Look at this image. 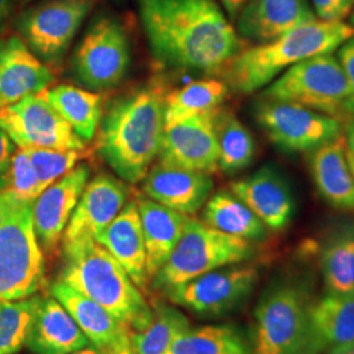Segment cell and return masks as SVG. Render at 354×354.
<instances>
[{
	"mask_svg": "<svg viewBox=\"0 0 354 354\" xmlns=\"http://www.w3.org/2000/svg\"><path fill=\"white\" fill-rule=\"evenodd\" d=\"M155 59L168 68L213 75L243 49L214 0H137Z\"/></svg>",
	"mask_w": 354,
	"mask_h": 354,
	"instance_id": "obj_1",
	"label": "cell"
},
{
	"mask_svg": "<svg viewBox=\"0 0 354 354\" xmlns=\"http://www.w3.org/2000/svg\"><path fill=\"white\" fill-rule=\"evenodd\" d=\"M165 96L153 87L115 99L102 118L97 150L130 184L142 181L159 155L165 131Z\"/></svg>",
	"mask_w": 354,
	"mask_h": 354,
	"instance_id": "obj_2",
	"label": "cell"
},
{
	"mask_svg": "<svg viewBox=\"0 0 354 354\" xmlns=\"http://www.w3.org/2000/svg\"><path fill=\"white\" fill-rule=\"evenodd\" d=\"M317 297L313 272L301 268L279 272L254 307L251 354H317L311 332Z\"/></svg>",
	"mask_w": 354,
	"mask_h": 354,
	"instance_id": "obj_3",
	"label": "cell"
},
{
	"mask_svg": "<svg viewBox=\"0 0 354 354\" xmlns=\"http://www.w3.org/2000/svg\"><path fill=\"white\" fill-rule=\"evenodd\" d=\"M353 36V26L317 19L269 42L241 49L222 71L225 82L228 88L250 95L270 84L291 66L333 53Z\"/></svg>",
	"mask_w": 354,
	"mask_h": 354,
	"instance_id": "obj_4",
	"label": "cell"
},
{
	"mask_svg": "<svg viewBox=\"0 0 354 354\" xmlns=\"http://www.w3.org/2000/svg\"><path fill=\"white\" fill-rule=\"evenodd\" d=\"M61 279L100 304L117 320L138 332L152 317V310L127 270L95 238L64 244Z\"/></svg>",
	"mask_w": 354,
	"mask_h": 354,
	"instance_id": "obj_5",
	"label": "cell"
},
{
	"mask_svg": "<svg viewBox=\"0 0 354 354\" xmlns=\"http://www.w3.org/2000/svg\"><path fill=\"white\" fill-rule=\"evenodd\" d=\"M253 254L252 241L221 232L203 221L188 218L175 250L152 279V288L165 292L207 272L244 263Z\"/></svg>",
	"mask_w": 354,
	"mask_h": 354,
	"instance_id": "obj_6",
	"label": "cell"
},
{
	"mask_svg": "<svg viewBox=\"0 0 354 354\" xmlns=\"http://www.w3.org/2000/svg\"><path fill=\"white\" fill-rule=\"evenodd\" d=\"M261 97L294 102L340 122L352 118L346 77L333 53L319 54L291 66L266 86Z\"/></svg>",
	"mask_w": 354,
	"mask_h": 354,
	"instance_id": "obj_7",
	"label": "cell"
},
{
	"mask_svg": "<svg viewBox=\"0 0 354 354\" xmlns=\"http://www.w3.org/2000/svg\"><path fill=\"white\" fill-rule=\"evenodd\" d=\"M32 205L20 203L0 225V302L29 298L46 285Z\"/></svg>",
	"mask_w": 354,
	"mask_h": 354,
	"instance_id": "obj_8",
	"label": "cell"
},
{
	"mask_svg": "<svg viewBox=\"0 0 354 354\" xmlns=\"http://www.w3.org/2000/svg\"><path fill=\"white\" fill-rule=\"evenodd\" d=\"M130 44L122 24L113 16L96 17L71 58V73L83 87L113 88L127 76Z\"/></svg>",
	"mask_w": 354,
	"mask_h": 354,
	"instance_id": "obj_9",
	"label": "cell"
},
{
	"mask_svg": "<svg viewBox=\"0 0 354 354\" xmlns=\"http://www.w3.org/2000/svg\"><path fill=\"white\" fill-rule=\"evenodd\" d=\"M257 125L281 151L311 152L342 136V122L294 102L260 97L253 108Z\"/></svg>",
	"mask_w": 354,
	"mask_h": 354,
	"instance_id": "obj_10",
	"label": "cell"
},
{
	"mask_svg": "<svg viewBox=\"0 0 354 354\" xmlns=\"http://www.w3.org/2000/svg\"><path fill=\"white\" fill-rule=\"evenodd\" d=\"M260 279L259 269L250 264H234L207 272L165 291L176 306L201 317L227 315L244 304Z\"/></svg>",
	"mask_w": 354,
	"mask_h": 354,
	"instance_id": "obj_11",
	"label": "cell"
},
{
	"mask_svg": "<svg viewBox=\"0 0 354 354\" xmlns=\"http://www.w3.org/2000/svg\"><path fill=\"white\" fill-rule=\"evenodd\" d=\"M93 4L95 0H44L17 17V33L44 64H57Z\"/></svg>",
	"mask_w": 354,
	"mask_h": 354,
	"instance_id": "obj_12",
	"label": "cell"
},
{
	"mask_svg": "<svg viewBox=\"0 0 354 354\" xmlns=\"http://www.w3.org/2000/svg\"><path fill=\"white\" fill-rule=\"evenodd\" d=\"M0 129L20 149L83 150L84 140L48 99L46 89L0 108Z\"/></svg>",
	"mask_w": 354,
	"mask_h": 354,
	"instance_id": "obj_13",
	"label": "cell"
},
{
	"mask_svg": "<svg viewBox=\"0 0 354 354\" xmlns=\"http://www.w3.org/2000/svg\"><path fill=\"white\" fill-rule=\"evenodd\" d=\"M214 112L165 124L159 165L207 175L216 172L219 168Z\"/></svg>",
	"mask_w": 354,
	"mask_h": 354,
	"instance_id": "obj_14",
	"label": "cell"
},
{
	"mask_svg": "<svg viewBox=\"0 0 354 354\" xmlns=\"http://www.w3.org/2000/svg\"><path fill=\"white\" fill-rule=\"evenodd\" d=\"M88 167L77 165L48 187L33 201V226L44 256H53L57 252L76 203L88 183Z\"/></svg>",
	"mask_w": 354,
	"mask_h": 354,
	"instance_id": "obj_15",
	"label": "cell"
},
{
	"mask_svg": "<svg viewBox=\"0 0 354 354\" xmlns=\"http://www.w3.org/2000/svg\"><path fill=\"white\" fill-rule=\"evenodd\" d=\"M231 193L245 203L268 230L283 231L294 219L297 203L289 181L273 165H264L231 183Z\"/></svg>",
	"mask_w": 354,
	"mask_h": 354,
	"instance_id": "obj_16",
	"label": "cell"
},
{
	"mask_svg": "<svg viewBox=\"0 0 354 354\" xmlns=\"http://www.w3.org/2000/svg\"><path fill=\"white\" fill-rule=\"evenodd\" d=\"M53 82L49 66L26 46L19 35L0 38V106L38 93Z\"/></svg>",
	"mask_w": 354,
	"mask_h": 354,
	"instance_id": "obj_17",
	"label": "cell"
},
{
	"mask_svg": "<svg viewBox=\"0 0 354 354\" xmlns=\"http://www.w3.org/2000/svg\"><path fill=\"white\" fill-rule=\"evenodd\" d=\"M127 200V187L120 180L97 175L86 185L76 203L64 231V244L80 238H95L124 209Z\"/></svg>",
	"mask_w": 354,
	"mask_h": 354,
	"instance_id": "obj_18",
	"label": "cell"
},
{
	"mask_svg": "<svg viewBox=\"0 0 354 354\" xmlns=\"http://www.w3.org/2000/svg\"><path fill=\"white\" fill-rule=\"evenodd\" d=\"M214 187L210 175L165 165H155L143 178V192L155 203L181 214L201 210Z\"/></svg>",
	"mask_w": 354,
	"mask_h": 354,
	"instance_id": "obj_19",
	"label": "cell"
},
{
	"mask_svg": "<svg viewBox=\"0 0 354 354\" xmlns=\"http://www.w3.org/2000/svg\"><path fill=\"white\" fill-rule=\"evenodd\" d=\"M314 20L307 0H248L235 23L239 36L264 44Z\"/></svg>",
	"mask_w": 354,
	"mask_h": 354,
	"instance_id": "obj_20",
	"label": "cell"
},
{
	"mask_svg": "<svg viewBox=\"0 0 354 354\" xmlns=\"http://www.w3.org/2000/svg\"><path fill=\"white\" fill-rule=\"evenodd\" d=\"M50 294L75 320L89 342L102 353H109L120 342L131 337L133 329L62 279L51 286Z\"/></svg>",
	"mask_w": 354,
	"mask_h": 354,
	"instance_id": "obj_21",
	"label": "cell"
},
{
	"mask_svg": "<svg viewBox=\"0 0 354 354\" xmlns=\"http://www.w3.org/2000/svg\"><path fill=\"white\" fill-rule=\"evenodd\" d=\"M95 241L113 256L129 277L146 290V245L137 203H127L113 221L95 236Z\"/></svg>",
	"mask_w": 354,
	"mask_h": 354,
	"instance_id": "obj_22",
	"label": "cell"
},
{
	"mask_svg": "<svg viewBox=\"0 0 354 354\" xmlns=\"http://www.w3.org/2000/svg\"><path fill=\"white\" fill-rule=\"evenodd\" d=\"M345 137L308 152V168L319 194L333 209L354 212V178Z\"/></svg>",
	"mask_w": 354,
	"mask_h": 354,
	"instance_id": "obj_23",
	"label": "cell"
},
{
	"mask_svg": "<svg viewBox=\"0 0 354 354\" xmlns=\"http://www.w3.org/2000/svg\"><path fill=\"white\" fill-rule=\"evenodd\" d=\"M87 336L54 297L41 298L26 345L35 354H70L88 346Z\"/></svg>",
	"mask_w": 354,
	"mask_h": 354,
	"instance_id": "obj_24",
	"label": "cell"
},
{
	"mask_svg": "<svg viewBox=\"0 0 354 354\" xmlns=\"http://www.w3.org/2000/svg\"><path fill=\"white\" fill-rule=\"evenodd\" d=\"M317 264L324 292L354 295V219H340L324 232Z\"/></svg>",
	"mask_w": 354,
	"mask_h": 354,
	"instance_id": "obj_25",
	"label": "cell"
},
{
	"mask_svg": "<svg viewBox=\"0 0 354 354\" xmlns=\"http://www.w3.org/2000/svg\"><path fill=\"white\" fill-rule=\"evenodd\" d=\"M136 203L146 245V272L152 279L175 250L188 216L150 198H138Z\"/></svg>",
	"mask_w": 354,
	"mask_h": 354,
	"instance_id": "obj_26",
	"label": "cell"
},
{
	"mask_svg": "<svg viewBox=\"0 0 354 354\" xmlns=\"http://www.w3.org/2000/svg\"><path fill=\"white\" fill-rule=\"evenodd\" d=\"M311 332L317 354L354 342V295L324 292L311 308Z\"/></svg>",
	"mask_w": 354,
	"mask_h": 354,
	"instance_id": "obj_27",
	"label": "cell"
},
{
	"mask_svg": "<svg viewBox=\"0 0 354 354\" xmlns=\"http://www.w3.org/2000/svg\"><path fill=\"white\" fill-rule=\"evenodd\" d=\"M203 222L221 232L248 241H264L268 227L231 192H216L205 203Z\"/></svg>",
	"mask_w": 354,
	"mask_h": 354,
	"instance_id": "obj_28",
	"label": "cell"
},
{
	"mask_svg": "<svg viewBox=\"0 0 354 354\" xmlns=\"http://www.w3.org/2000/svg\"><path fill=\"white\" fill-rule=\"evenodd\" d=\"M51 105L64 117L79 138L93 140L102 117V95L61 84L46 91Z\"/></svg>",
	"mask_w": 354,
	"mask_h": 354,
	"instance_id": "obj_29",
	"label": "cell"
},
{
	"mask_svg": "<svg viewBox=\"0 0 354 354\" xmlns=\"http://www.w3.org/2000/svg\"><path fill=\"white\" fill-rule=\"evenodd\" d=\"M214 130L218 168L232 175L250 167L256 156V142L241 120L227 109L218 108L214 112Z\"/></svg>",
	"mask_w": 354,
	"mask_h": 354,
	"instance_id": "obj_30",
	"label": "cell"
},
{
	"mask_svg": "<svg viewBox=\"0 0 354 354\" xmlns=\"http://www.w3.org/2000/svg\"><path fill=\"white\" fill-rule=\"evenodd\" d=\"M167 354H251V342L235 326H203L180 333Z\"/></svg>",
	"mask_w": 354,
	"mask_h": 354,
	"instance_id": "obj_31",
	"label": "cell"
},
{
	"mask_svg": "<svg viewBox=\"0 0 354 354\" xmlns=\"http://www.w3.org/2000/svg\"><path fill=\"white\" fill-rule=\"evenodd\" d=\"M228 86L219 79L193 80L172 91L165 99V125L218 109L228 95Z\"/></svg>",
	"mask_w": 354,
	"mask_h": 354,
	"instance_id": "obj_32",
	"label": "cell"
},
{
	"mask_svg": "<svg viewBox=\"0 0 354 354\" xmlns=\"http://www.w3.org/2000/svg\"><path fill=\"white\" fill-rule=\"evenodd\" d=\"M188 328V317L171 306L160 304L152 311L150 323L131 333V344L137 354H167L177 336Z\"/></svg>",
	"mask_w": 354,
	"mask_h": 354,
	"instance_id": "obj_33",
	"label": "cell"
},
{
	"mask_svg": "<svg viewBox=\"0 0 354 354\" xmlns=\"http://www.w3.org/2000/svg\"><path fill=\"white\" fill-rule=\"evenodd\" d=\"M41 297L0 302V354L17 353L28 340Z\"/></svg>",
	"mask_w": 354,
	"mask_h": 354,
	"instance_id": "obj_34",
	"label": "cell"
},
{
	"mask_svg": "<svg viewBox=\"0 0 354 354\" xmlns=\"http://www.w3.org/2000/svg\"><path fill=\"white\" fill-rule=\"evenodd\" d=\"M26 153L38 177L41 193L75 168L83 153L80 150H55L28 147Z\"/></svg>",
	"mask_w": 354,
	"mask_h": 354,
	"instance_id": "obj_35",
	"label": "cell"
},
{
	"mask_svg": "<svg viewBox=\"0 0 354 354\" xmlns=\"http://www.w3.org/2000/svg\"><path fill=\"white\" fill-rule=\"evenodd\" d=\"M4 192L19 203H33L41 194L37 174L26 149L13 152Z\"/></svg>",
	"mask_w": 354,
	"mask_h": 354,
	"instance_id": "obj_36",
	"label": "cell"
},
{
	"mask_svg": "<svg viewBox=\"0 0 354 354\" xmlns=\"http://www.w3.org/2000/svg\"><path fill=\"white\" fill-rule=\"evenodd\" d=\"M314 12L323 21H342L352 12L354 0H313Z\"/></svg>",
	"mask_w": 354,
	"mask_h": 354,
	"instance_id": "obj_37",
	"label": "cell"
},
{
	"mask_svg": "<svg viewBox=\"0 0 354 354\" xmlns=\"http://www.w3.org/2000/svg\"><path fill=\"white\" fill-rule=\"evenodd\" d=\"M349 88V112L354 118V36L344 42L337 54Z\"/></svg>",
	"mask_w": 354,
	"mask_h": 354,
	"instance_id": "obj_38",
	"label": "cell"
},
{
	"mask_svg": "<svg viewBox=\"0 0 354 354\" xmlns=\"http://www.w3.org/2000/svg\"><path fill=\"white\" fill-rule=\"evenodd\" d=\"M15 146L6 131L0 129V190L6 189L7 175L10 171Z\"/></svg>",
	"mask_w": 354,
	"mask_h": 354,
	"instance_id": "obj_39",
	"label": "cell"
},
{
	"mask_svg": "<svg viewBox=\"0 0 354 354\" xmlns=\"http://www.w3.org/2000/svg\"><path fill=\"white\" fill-rule=\"evenodd\" d=\"M19 201H16L12 196H10L7 192L0 190V225L11 215L13 210L20 205Z\"/></svg>",
	"mask_w": 354,
	"mask_h": 354,
	"instance_id": "obj_40",
	"label": "cell"
},
{
	"mask_svg": "<svg viewBox=\"0 0 354 354\" xmlns=\"http://www.w3.org/2000/svg\"><path fill=\"white\" fill-rule=\"evenodd\" d=\"M248 0H221L222 7L225 10V12L227 13L228 19L231 21H235L238 15L241 12V8L244 7V4Z\"/></svg>",
	"mask_w": 354,
	"mask_h": 354,
	"instance_id": "obj_41",
	"label": "cell"
},
{
	"mask_svg": "<svg viewBox=\"0 0 354 354\" xmlns=\"http://www.w3.org/2000/svg\"><path fill=\"white\" fill-rule=\"evenodd\" d=\"M15 6H16L15 0H0V30L11 17Z\"/></svg>",
	"mask_w": 354,
	"mask_h": 354,
	"instance_id": "obj_42",
	"label": "cell"
},
{
	"mask_svg": "<svg viewBox=\"0 0 354 354\" xmlns=\"http://www.w3.org/2000/svg\"><path fill=\"white\" fill-rule=\"evenodd\" d=\"M106 354H137L133 344H131V337L127 339L122 342H120L117 346H114L113 349Z\"/></svg>",
	"mask_w": 354,
	"mask_h": 354,
	"instance_id": "obj_43",
	"label": "cell"
},
{
	"mask_svg": "<svg viewBox=\"0 0 354 354\" xmlns=\"http://www.w3.org/2000/svg\"><path fill=\"white\" fill-rule=\"evenodd\" d=\"M345 143H346V149H348V151L354 153V118L352 120V122L349 124L348 129H346Z\"/></svg>",
	"mask_w": 354,
	"mask_h": 354,
	"instance_id": "obj_44",
	"label": "cell"
},
{
	"mask_svg": "<svg viewBox=\"0 0 354 354\" xmlns=\"http://www.w3.org/2000/svg\"><path fill=\"white\" fill-rule=\"evenodd\" d=\"M327 354H354V342L333 348V349H329Z\"/></svg>",
	"mask_w": 354,
	"mask_h": 354,
	"instance_id": "obj_45",
	"label": "cell"
},
{
	"mask_svg": "<svg viewBox=\"0 0 354 354\" xmlns=\"http://www.w3.org/2000/svg\"><path fill=\"white\" fill-rule=\"evenodd\" d=\"M70 354H104L102 351H99L96 346H86V348H82L79 351H75L73 353Z\"/></svg>",
	"mask_w": 354,
	"mask_h": 354,
	"instance_id": "obj_46",
	"label": "cell"
},
{
	"mask_svg": "<svg viewBox=\"0 0 354 354\" xmlns=\"http://www.w3.org/2000/svg\"><path fill=\"white\" fill-rule=\"evenodd\" d=\"M348 150V149H346ZM346 155H348V163H349V167H351V171H352V175H353L354 178V153L352 152H346Z\"/></svg>",
	"mask_w": 354,
	"mask_h": 354,
	"instance_id": "obj_47",
	"label": "cell"
},
{
	"mask_svg": "<svg viewBox=\"0 0 354 354\" xmlns=\"http://www.w3.org/2000/svg\"><path fill=\"white\" fill-rule=\"evenodd\" d=\"M15 1H16V4H29V3H32L35 0H15Z\"/></svg>",
	"mask_w": 354,
	"mask_h": 354,
	"instance_id": "obj_48",
	"label": "cell"
},
{
	"mask_svg": "<svg viewBox=\"0 0 354 354\" xmlns=\"http://www.w3.org/2000/svg\"><path fill=\"white\" fill-rule=\"evenodd\" d=\"M352 23H353V24H354V12H353V16H352Z\"/></svg>",
	"mask_w": 354,
	"mask_h": 354,
	"instance_id": "obj_49",
	"label": "cell"
},
{
	"mask_svg": "<svg viewBox=\"0 0 354 354\" xmlns=\"http://www.w3.org/2000/svg\"><path fill=\"white\" fill-rule=\"evenodd\" d=\"M0 108H1V106H0Z\"/></svg>",
	"mask_w": 354,
	"mask_h": 354,
	"instance_id": "obj_50",
	"label": "cell"
}]
</instances>
